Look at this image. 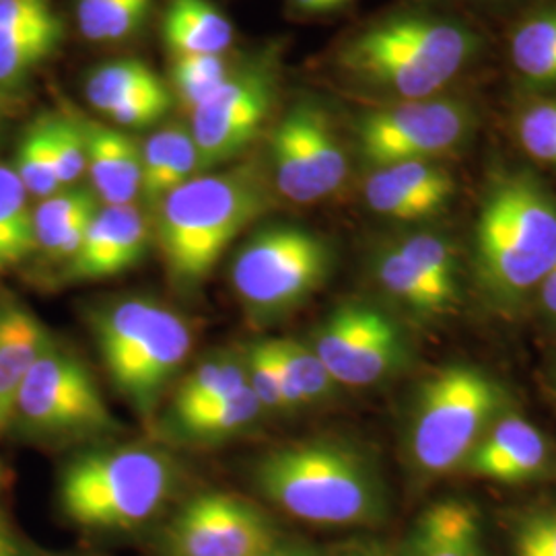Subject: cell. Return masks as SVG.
Masks as SVG:
<instances>
[{"mask_svg": "<svg viewBox=\"0 0 556 556\" xmlns=\"http://www.w3.org/2000/svg\"><path fill=\"white\" fill-rule=\"evenodd\" d=\"M258 556H318L316 551H312L309 546L303 544H291V542H282L278 540L275 546H270L268 551H264Z\"/></svg>", "mask_w": 556, "mask_h": 556, "instance_id": "b9f144b4", "label": "cell"}, {"mask_svg": "<svg viewBox=\"0 0 556 556\" xmlns=\"http://www.w3.org/2000/svg\"><path fill=\"white\" fill-rule=\"evenodd\" d=\"M299 9L307 11V13H326L338 9L340 4H344L346 0H293Z\"/></svg>", "mask_w": 556, "mask_h": 556, "instance_id": "7bdbcfd3", "label": "cell"}, {"mask_svg": "<svg viewBox=\"0 0 556 556\" xmlns=\"http://www.w3.org/2000/svg\"><path fill=\"white\" fill-rule=\"evenodd\" d=\"M172 103H174L172 89L165 85L161 89H153V91L135 96L130 100L122 101L103 116L112 119L119 128H147L165 118Z\"/></svg>", "mask_w": 556, "mask_h": 556, "instance_id": "ab89813d", "label": "cell"}, {"mask_svg": "<svg viewBox=\"0 0 556 556\" xmlns=\"http://www.w3.org/2000/svg\"><path fill=\"white\" fill-rule=\"evenodd\" d=\"M243 358L248 369V386L258 397L264 410H285L282 374L273 338L252 342L245 349Z\"/></svg>", "mask_w": 556, "mask_h": 556, "instance_id": "d590c367", "label": "cell"}, {"mask_svg": "<svg viewBox=\"0 0 556 556\" xmlns=\"http://www.w3.org/2000/svg\"><path fill=\"white\" fill-rule=\"evenodd\" d=\"M270 517L220 491L188 498L163 534L167 556H258L277 544Z\"/></svg>", "mask_w": 556, "mask_h": 556, "instance_id": "5bb4252c", "label": "cell"}, {"mask_svg": "<svg viewBox=\"0 0 556 556\" xmlns=\"http://www.w3.org/2000/svg\"><path fill=\"white\" fill-rule=\"evenodd\" d=\"M52 151L62 188H73L87 172L83 122L52 114Z\"/></svg>", "mask_w": 556, "mask_h": 556, "instance_id": "8d00e7d4", "label": "cell"}, {"mask_svg": "<svg viewBox=\"0 0 556 556\" xmlns=\"http://www.w3.org/2000/svg\"><path fill=\"white\" fill-rule=\"evenodd\" d=\"M256 394L243 388L236 396L181 417H167V433L184 443L215 445L238 438L264 415Z\"/></svg>", "mask_w": 556, "mask_h": 556, "instance_id": "d4e9b609", "label": "cell"}, {"mask_svg": "<svg viewBox=\"0 0 556 556\" xmlns=\"http://www.w3.org/2000/svg\"><path fill=\"white\" fill-rule=\"evenodd\" d=\"M477 52V36L456 21L400 15L346 41L338 66L404 100H427L445 89Z\"/></svg>", "mask_w": 556, "mask_h": 556, "instance_id": "5b68a950", "label": "cell"}, {"mask_svg": "<svg viewBox=\"0 0 556 556\" xmlns=\"http://www.w3.org/2000/svg\"><path fill=\"white\" fill-rule=\"evenodd\" d=\"M396 248L447 298L457 301L456 258L443 239L418 233L402 239Z\"/></svg>", "mask_w": 556, "mask_h": 556, "instance_id": "e575fe53", "label": "cell"}, {"mask_svg": "<svg viewBox=\"0 0 556 556\" xmlns=\"http://www.w3.org/2000/svg\"><path fill=\"white\" fill-rule=\"evenodd\" d=\"M153 0H77L80 36L96 43L130 40L151 17Z\"/></svg>", "mask_w": 556, "mask_h": 556, "instance_id": "1f68e13d", "label": "cell"}, {"mask_svg": "<svg viewBox=\"0 0 556 556\" xmlns=\"http://www.w3.org/2000/svg\"><path fill=\"white\" fill-rule=\"evenodd\" d=\"M178 484V464L163 450L96 445L62 468L60 509L85 530L128 532L160 516Z\"/></svg>", "mask_w": 556, "mask_h": 556, "instance_id": "3957f363", "label": "cell"}, {"mask_svg": "<svg viewBox=\"0 0 556 556\" xmlns=\"http://www.w3.org/2000/svg\"><path fill=\"white\" fill-rule=\"evenodd\" d=\"M277 98L273 62H252L233 71L219 89L192 112V139L200 169L238 160L256 140Z\"/></svg>", "mask_w": 556, "mask_h": 556, "instance_id": "7c38bea8", "label": "cell"}, {"mask_svg": "<svg viewBox=\"0 0 556 556\" xmlns=\"http://www.w3.org/2000/svg\"><path fill=\"white\" fill-rule=\"evenodd\" d=\"M163 41L174 56L225 54L233 43V25L211 0H169Z\"/></svg>", "mask_w": 556, "mask_h": 556, "instance_id": "603a6c76", "label": "cell"}, {"mask_svg": "<svg viewBox=\"0 0 556 556\" xmlns=\"http://www.w3.org/2000/svg\"><path fill=\"white\" fill-rule=\"evenodd\" d=\"M140 149V199L151 208H155L172 190H176L188 179L197 178L199 172H202L197 142L192 139L190 128L181 124H172L153 132Z\"/></svg>", "mask_w": 556, "mask_h": 556, "instance_id": "7402d4cb", "label": "cell"}, {"mask_svg": "<svg viewBox=\"0 0 556 556\" xmlns=\"http://www.w3.org/2000/svg\"><path fill=\"white\" fill-rule=\"evenodd\" d=\"M87 172L103 204H135L142 184V149L118 128L83 122Z\"/></svg>", "mask_w": 556, "mask_h": 556, "instance_id": "d6986e66", "label": "cell"}, {"mask_svg": "<svg viewBox=\"0 0 556 556\" xmlns=\"http://www.w3.org/2000/svg\"><path fill=\"white\" fill-rule=\"evenodd\" d=\"M517 139L523 151L556 167V101H538L517 118Z\"/></svg>", "mask_w": 556, "mask_h": 556, "instance_id": "74e56055", "label": "cell"}, {"mask_svg": "<svg viewBox=\"0 0 556 556\" xmlns=\"http://www.w3.org/2000/svg\"><path fill=\"white\" fill-rule=\"evenodd\" d=\"M344 556H381V553L376 548H355V551H351Z\"/></svg>", "mask_w": 556, "mask_h": 556, "instance_id": "f6af8a7d", "label": "cell"}, {"mask_svg": "<svg viewBox=\"0 0 556 556\" xmlns=\"http://www.w3.org/2000/svg\"><path fill=\"white\" fill-rule=\"evenodd\" d=\"M252 484L287 516L318 526H371L386 493L371 459L330 439L287 443L252 466Z\"/></svg>", "mask_w": 556, "mask_h": 556, "instance_id": "7a4b0ae2", "label": "cell"}, {"mask_svg": "<svg viewBox=\"0 0 556 556\" xmlns=\"http://www.w3.org/2000/svg\"><path fill=\"white\" fill-rule=\"evenodd\" d=\"M273 204L256 163L204 174L172 190L155 206L153 233L169 282L194 291L213 275L225 250Z\"/></svg>", "mask_w": 556, "mask_h": 556, "instance_id": "6da1fadb", "label": "cell"}, {"mask_svg": "<svg viewBox=\"0 0 556 556\" xmlns=\"http://www.w3.org/2000/svg\"><path fill=\"white\" fill-rule=\"evenodd\" d=\"M470 110L452 100H408L365 114L357 124L363 157L376 167L429 161L470 132Z\"/></svg>", "mask_w": 556, "mask_h": 556, "instance_id": "8fae6325", "label": "cell"}, {"mask_svg": "<svg viewBox=\"0 0 556 556\" xmlns=\"http://www.w3.org/2000/svg\"><path fill=\"white\" fill-rule=\"evenodd\" d=\"M517 75L538 89L556 87V4L523 21L511 38Z\"/></svg>", "mask_w": 556, "mask_h": 556, "instance_id": "f1b7e54d", "label": "cell"}, {"mask_svg": "<svg viewBox=\"0 0 556 556\" xmlns=\"http://www.w3.org/2000/svg\"><path fill=\"white\" fill-rule=\"evenodd\" d=\"M404 556H486L477 509L457 498L431 505L413 526Z\"/></svg>", "mask_w": 556, "mask_h": 556, "instance_id": "ffe728a7", "label": "cell"}, {"mask_svg": "<svg viewBox=\"0 0 556 556\" xmlns=\"http://www.w3.org/2000/svg\"><path fill=\"white\" fill-rule=\"evenodd\" d=\"M273 342L282 374L285 410L314 404L332 394L337 381L328 374L312 344H303L295 338H278Z\"/></svg>", "mask_w": 556, "mask_h": 556, "instance_id": "f546056e", "label": "cell"}, {"mask_svg": "<svg viewBox=\"0 0 556 556\" xmlns=\"http://www.w3.org/2000/svg\"><path fill=\"white\" fill-rule=\"evenodd\" d=\"M4 482H7V472H4V466H2V462H0V493H2V489H4Z\"/></svg>", "mask_w": 556, "mask_h": 556, "instance_id": "bcb514c9", "label": "cell"}, {"mask_svg": "<svg viewBox=\"0 0 556 556\" xmlns=\"http://www.w3.org/2000/svg\"><path fill=\"white\" fill-rule=\"evenodd\" d=\"M376 277L390 298L420 316H441L456 305V301L425 277L396 245H388L379 252Z\"/></svg>", "mask_w": 556, "mask_h": 556, "instance_id": "83f0119b", "label": "cell"}, {"mask_svg": "<svg viewBox=\"0 0 556 556\" xmlns=\"http://www.w3.org/2000/svg\"><path fill=\"white\" fill-rule=\"evenodd\" d=\"M312 349L340 386L369 388L406 363L396 321L369 303H344L319 326Z\"/></svg>", "mask_w": 556, "mask_h": 556, "instance_id": "4fadbf2b", "label": "cell"}, {"mask_svg": "<svg viewBox=\"0 0 556 556\" xmlns=\"http://www.w3.org/2000/svg\"><path fill=\"white\" fill-rule=\"evenodd\" d=\"M87 319L114 390L139 417H153L194 346L188 319L142 295L100 303Z\"/></svg>", "mask_w": 556, "mask_h": 556, "instance_id": "277c9868", "label": "cell"}, {"mask_svg": "<svg viewBox=\"0 0 556 556\" xmlns=\"http://www.w3.org/2000/svg\"><path fill=\"white\" fill-rule=\"evenodd\" d=\"M98 197L87 188H64L40 200L34 208V233L38 252L59 262H71L96 217Z\"/></svg>", "mask_w": 556, "mask_h": 556, "instance_id": "44dd1931", "label": "cell"}, {"mask_svg": "<svg viewBox=\"0 0 556 556\" xmlns=\"http://www.w3.org/2000/svg\"><path fill=\"white\" fill-rule=\"evenodd\" d=\"M454 178L431 161H402L365 181V202L381 217L422 220L441 213L454 197Z\"/></svg>", "mask_w": 556, "mask_h": 556, "instance_id": "2e32d148", "label": "cell"}, {"mask_svg": "<svg viewBox=\"0 0 556 556\" xmlns=\"http://www.w3.org/2000/svg\"><path fill=\"white\" fill-rule=\"evenodd\" d=\"M248 388V369L243 353H219L202 361L181 379L172 397L167 417H181L200 408L219 404Z\"/></svg>", "mask_w": 556, "mask_h": 556, "instance_id": "484cf974", "label": "cell"}, {"mask_svg": "<svg viewBox=\"0 0 556 556\" xmlns=\"http://www.w3.org/2000/svg\"><path fill=\"white\" fill-rule=\"evenodd\" d=\"M161 87H165V83L147 62L119 59L91 71L85 80V98L98 112L108 114L122 101Z\"/></svg>", "mask_w": 556, "mask_h": 556, "instance_id": "4dcf8cb0", "label": "cell"}, {"mask_svg": "<svg viewBox=\"0 0 556 556\" xmlns=\"http://www.w3.org/2000/svg\"><path fill=\"white\" fill-rule=\"evenodd\" d=\"M332 266L330 245L298 225H268L239 248L231 287L254 319H275L316 293Z\"/></svg>", "mask_w": 556, "mask_h": 556, "instance_id": "9c48e42d", "label": "cell"}, {"mask_svg": "<svg viewBox=\"0 0 556 556\" xmlns=\"http://www.w3.org/2000/svg\"><path fill=\"white\" fill-rule=\"evenodd\" d=\"M13 169L34 199H48L64 190L60 186L52 151V114H43L27 126L17 147Z\"/></svg>", "mask_w": 556, "mask_h": 556, "instance_id": "d6a6232c", "label": "cell"}, {"mask_svg": "<svg viewBox=\"0 0 556 556\" xmlns=\"http://www.w3.org/2000/svg\"><path fill=\"white\" fill-rule=\"evenodd\" d=\"M153 241V227L137 204H103L83 238L75 258L66 262V278L93 282L137 268Z\"/></svg>", "mask_w": 556, "mask_h": 556, "instance_id": "9a60e30c", "label": "cell"}, {"mask_svg": "<svg viewBox=\"0 0 556 556\" xmlns=\"http://www.w3.org/2000/svg\"><path fill=\"white\" fill-rule=\"evenodd\" d=\"M514 556H556V505L519 516L511 528Z\"/></svg>", "mask_w": 556, "mask_h": 556, "instance_id": "f35d334b", "label": "cell"}, {"mask_svg": "<svg viewBox=\"0 0 556 556\" xmlns=\"http://www.w3.org/2000/svg\"><path fill=\"white\" fill-rule=\"evenodd\" d=\"M50 342L29 307L13 299L0 303V435L13 429L21 386Z\"/></svg>", "mask_w": 556, "mask_h": 556, "instance_id": "ac0fdd59", "label": "cell"}, {"mask_svg": "<svg viewBox=\"0 0 556 556\" xmlns=\"http://www.w3.org/2000/svg\"><path fill=\"white\" fill-rule=\"evenodd\" d=\"M546 462L548 443L540 429L526 418L503 417L489 429L464 466L480 478L521 482L538 477Z\"/></svg>", "mask_w": 556, "mask_h": 556, "instance_id": "e0dca14e", "label": "cell"}, {"mask_svg": "<svg viewBox=\"0 0 556 556\" xmlns=\"http://www.w3.org/2000/svg\"><path fill=\"white\" fill-rule=\"evenodd\" d=\"M231 73L233 68L223 54L176 56L172 68V96L192 114L200 103L208 100L231 77Z\"/></svg>", "mask_w": 556, "mask_h": 556, "instance_id": "836d02e7", "label": "cell"}, {"mask_svg": "<svg viewBox=\"0 0 556 556\" xmlns=\"http://www.w3.org/2000/svg\"><path fill=\"white\" fill-rule=\"evenodd\" d=\"M475 243L480 285L501 303H514L556 264L555 200L530 176L498 179L482 202Z\"/></svg>", "mask_w": 556, "mask_h": 556, "instance_id": "8992f818", "label": "cell"}, {"mask_svg": "<svg viewBox=\"0 0 556 556\" xmlns=\"http://www.w3.org/2000/svg\"><path fill=\"white\" fill-rule=\"evenodd\" d=\"M270 163L280 197L295 204L337 194L349 176V161L330 116L314 101H299L278 119Z\"/></svg>", "mask_w": 556, "mask_h": 556, "instance_id": "30bf717a", "label": "cell"}, {"mask_svg": "<svg viewBox=\"0 0 556 556\" xmlns=\"http://www.w3.org/2000/svg\"><path fill=\"white\" fill-rule=\"evenodd\" d=\"M0 556H21L17 542L4 528H0Z\"/></svg>", "mask_w": 556, "mask_h": 556, "instance_id": "ee69618b", "label": "cell"}, {"mask_svg": "<svg viewBox=\"0 0 556 556\" xmlns=\"http://www.w3.org/2000/svg\"><path fill=\"white\" fill-rule=\"evenodd\" d=\"M542 287V305L544 309L556 318V264L551 268V273L540 282Z\"/></svg>", "mask_w": 556, "mask_h": 556, "instance_id": "60d3db41", "label": "cell"}, {"mask_svg": "<svg viewBox=\"0 0 556 556\" xmlns=\"http://www.w3.org/2000/svg\"><path fill=\"white\" fill-rule=\"evenodd\" d=\"M64 23L59 13L0 23V91H15L59 50Z\"/></svg>", "mask_w": 556, "mask_h": 556, "instance_id": "cb8c5ba5", "label": "cell"}, {"mask_svg": "<svg viewBox=\"0 0 556 556\" xmlns=\"http://www.w3.org/2000/svg\"><path fill=\"white\" fill-rule=\"evenodd\" d=\"M38 252L34 208L15 169L0 163V275Z\"/></svg>", "mask_w": 556, "mask_h": 556, "instance_id": "4316f807", "label": "cell"}, {"mask_svg": "<svg viewBox=\"0 0 556 556\" xmlns=\"http://www.w3.org/2000/svg\"><path fill=\"white\" fill-rule=\"evenodd\" d=\"M15 425L40 441H101L122 431L87 363L54 338L21 386Z\"/></svg>", "mask_w": 556, "mask_h": 556, "instance_id": "ba28073f", "label": "cell"}, {"mask_svg": "<svg viewBox=\"0 0 556 556\" xmlns=\"http://www.w3.org/2000/svg\"><path fill=\"white\" fill-rule=\"evenodd\" d=\"M503 392L480 369L454 365L420 388L408 452L425 475H445L468 462L478 443L497 422Z\"/></svg>", "mask_w": 556, "mask_h": 556, "instance_id": "52a82bcc", "label": "cell"}]
</instances>
